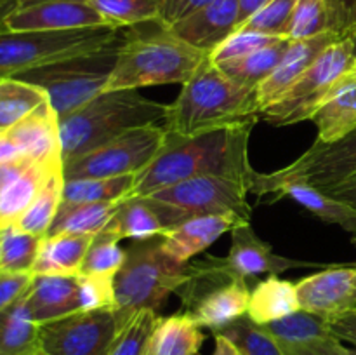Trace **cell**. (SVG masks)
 Wrapping results in <instances>:
<instances>
[{
    "label": "cell",
    "instance_id": "6da1fadb",
    "mask_svg": "<svg viewBox=\"0 0 356 355\" xmlns=\"http://www.w3.org/2000/svg\"><path fill=\"white\" fill-rule=\"evenodd\" d=\"M254 125H228L195 136L167 132L162 152L136 174L132 195L148 197L170 184L200 176L240 181L250 194V183L256 174L249 160V138Z\"/></svg>",
    "mask_w": 356,
    "mask_h": 355
},
{
    "label": "cell",
    "instance_id": "7a4b0ae2",
    "mask_svg": "<svg viewBox=\"0 0 356 355\" xmlns=\"http://www.w3.org/2000/svg\"><path fill=\"white\" fill-rule=\"evenodd\" d=\"M259 111L256 89L235 84L207 59L169 104L163 127L177 136H195L228 125L257 124Z\"/></svg>",
    "mask_w": 356,
    "mask_h": 355
},
{
    "label": "cell",
    "instance_id": "3957f363",
    "mask_svg": "<svg viewBox=\"0 0 356 355\" xmlns=\"http://www.w3.org/2000/svg\"><path fill=\"white\" fill-rule=\"evenodd\" d=\"M169 104L145 97L138 89L104 90L59 118L63 166L136 127L163 124Z\"/></svg>",
    "mask_w": 356,
    "mask_h": 355
},
{
    "label": "cell",
    "instance_id": "277c9868",
    "mask_svg": "<svg viewBox=\"0 0 356 355\" xmlns=\"http://www.w3.org/2000/svg\"><path fill=\"white\" fill-rule=\"evenodd\" d=\"M207 59L209 54L191 47L160 23L159 30L149 33L127 31L104 90L141 89L163 84L183 86Z\"/></svg>",
    "mask_w": 356,
    "mask_h": 355
},
{
    "label": "cell",
    "instance_id": "5b68a950",
    "mask_svg": "<svg viewBox=\"0 0 356 355\" xmlns=\"http://www.w3.org/2000/svg\"><path fill=\"white\" fill-rule=\"evenodd\" d=\"M190 277V263L174 261L162 247V235L134 240L125 249V260L113 278L115 315L124 329L139 312L159 313L170 294Z\"/></svg>",
    "mask_w": 356,
    "mask_h": 355
},
{
    "label": "cell",
    "instance_id": "8992f818",
    "mask_svg": "<svg viewBox=\"0 0 356 355\" xmlns=\"http://www.w3.org/2000/svg\"><path fill=\"white\" fill-rule=\"evenodd\" d=\"M125 35L127 31L122 28L115 40L96 51L28 70L16 75V79L40 87L47 94L49 103L54 108L58 117H63L89 103L97 94L104 93L117 65L118 52L124 44Z\"/></svg>",
    "mask_w": 356,
    "mask_h": 355
},
{
    "label": "cell",
    "instance_id": "52a82bcc",
    "mask_svg": "<svg viewBox=\"0 0 356 355\" xmlns=\"http://www.w3.org/2000/svg\"><path fill=\"white\" fill-rule=\"evenodd\" d=\"M356 77L351 37L330 44L315 63L278 100L263 108L259 120L277 127L312 120L337 89Z\"/></svg>",
    "mask_w": 356,
    "mask_h": 355
},
{
    "label": "cell",
    "instance_id": "ba28073f",
    "mask_svg": "<svg viewBox=\"0 0 356 355\" xmlns=\"http://www.w3.org/2000/svg\"><path fill=\"white\" fill-rule=\"evenodd\" d=\"M184 310L200 327L221 331L247 315L250 289L226 267L225 258L207 254L190 261V277L177 289Z\"/></svg>",
    "mask_w": 356,
    "mask_h": 355
},
{
    "label": "cell",
    "instance_id": "9c48e42d",
    "mask_svg": "<svg viewBox=\"0 0 356 355\" xmlns=\"http://www.w3.org/2000/svg\"><path fill=\"white\" fill-rule=\"evenodd\" d=\"M120 30L92 26L76 30L0 31V79L96 51L115 40Z\"/></svg>",
    "mask_w": 356,
    "mask_h": 355
},
{
    "label": "cell",
    "instance_id": "30bf717a",
    "mask_svg": "<svg viewBox=\"0 0 356 355\" xmlns=\"http://www.w3.org/2000/svg\"><path fill=\"white\" fill-rule=\"evenodd\" d=\"M356 176V127L334 143L315 141L301 157L273 173L254 174L250 194H277L289 183H306L318 190Z\"/></svg>",
    "mask_w": 356,
    "mask_h": 355
},
{
    "label": "cell",
    "instance_id": "8fae6325",
    "mask_svg": "<svg viewBox=\"0 0 356 355\" xmlns=\"http://www.w3.org/2000/svg\"><path fill=\"white\" fill-rule=\"evenodd\" d=\"M165 139L167 131L163 124L131 129L65 164L63 174L65 180L136 176L162 152Z\"/></svg>",
    "mask_w": 356,
    "mask_h": 355
},
{
    "label": "cell",
    "instance_id": "7c38bea8",
    "mask_svg": "<svg viewBox=\"0 0 356 355\" xmlns=\"http://www.w3.org/2000/svg\"><path fill=\"white\" fill-rule=\"evenodd\" d=\"M120 331L113 306L76 312L40 324L38 345L47 355H108Z\"/></svg>",
    "mask_w": 356,
    "mask_h": 355
},
{
    "label": "cell",
    "instance_id": "4fadbf2b",
    "mask_svg": "<svg viewBox=\"0 0 356 355\" xmlns=\"http://www.w3.org/2000/svg\"><path fill=\"white\" fill-rule=\"evenodd\" d=\"M249 188L240 181L219 176H200L162 188L148 197L179 209L188 216L236 214L250 221Z\"/></svg>",
    "mask_w": 356,
    "mask_h": 355
},
{
    "label": "cell",
    "instance_id": "5bb4252c",
    "mask_svg": "<svg viewBox=\"0 0 356 355\" xmlns=\"http://www.w3.org/2000/svg\"><path fill=\"white\" fill-rule=\"evenodd\" d=\"M7 31L76 30L110 26L89 0H16L7 14Z\"/></svg>",
    "mask_w": 356,
    "mask_h": 355
},
{
    "label": "cell",
    "instance_id": "9a60e30c",
    "mask_svg": "<svg viewBox=\"0 0 356 355\" xmlns=\"http://www.w3.org/2000/svg\"><path fill=\"white\" fill-rule=\"evenodd\" d=\"M301 310L334 319L356 308V265L330 267L296 282Z\"/></svg>",
    "mask_w": 356,
    "mask_h": 355
},
{
    "label": "cell",
    "instance_id": "2e32d148",
    "mask_svg": "<svg viewBox=\"0 0 356 355\" xmlns=\"http://www.w3.org/2000/svg\"><path fill=\"white\" fill-rule=\"evenodd\" d=\"M186 218L190 216L165 202L153 197L131 195L118 202L117 211L104 230L113 233L118 240H146L163 235L167 230Z\"/></svg>",
    "mask_w": 356,
    "mask_h": 355
},
{
    "label": "cell",
    "instance_id": "e0dca14e",
    "mask_svg": "<svg viewBox=\"0 0 356 355\" xmlns=\"http://www.w3.org/2000/svg\"><path fill=\"white\" fill-rule=\"evenodd\" d=\"M226 267L235 277L249 278L256 275H282L292 268L313 267V263L280 256L271 246L257 237L250 221H242L232 230V247L225 256Z\"/></svg>",
    "mask_w": 356,
    "mask_h": 355
},
{
    "label": "cell",
    "instance_id": "ac0fdd59",
    "mask_svg": "<svg viewBox=\"0 0 356 355\" xmlns=\"http://www.w3.org/2000/svg\"><path fill=\"white\" fill-rule=\"evenodd\" d=\"M238 17L240 0H214L204 9L165 28L191 47L211 54L238 30Z\"/></svg>",
    "mask_w": 356,
    "mask_h": 355
},
{
    "label": "cell",
    "instance_id": "d6986e66",
    "mask_svg": "<svg viewBox=\"0 0 356 355\" xmlns=\"http://www.w3.org/2000/svg\"><path fill=\"white\" fill-rule=\"evenodd\" d=\"M63 167L40 166L28 159L0 164V228L14 225L42 190L47 178Z\"/></svg>",
    "mask_w": 356,
    "mask_h": 355
},
{
    "label": "cell",
    "instance_id": "ffe728a7",
    "mask_svg": "<svg viewBox=\"0 0 356 355\" xmlns=\"http://www.w3.org/2000/svg\"><path fill=\"white\" fill-rule=\"evenodd\" d=\"M242 221L247 219L236 214L190 216L163 233L162 247L174 261L186 265Z\"/></svg>",
    "mask_w": 356,
    "mask_h": 355
},
{
    "label": "cell",
    "instance_id": "44dd1931",
    "mask_svg": "<svg viewBox=\"0 0 356 355\" xmlns=\"http://www.w3.org/2000/svg\"><path fill=\"white\" fill-rule=\"evenodd\" d=\"M6 132L16 143L24 159L51 169L63 167L59 118L49 101Z\"/></svg>",
    "mask_w": 356,
    "mask_h": 355
},
{
    "label": "cell",
    "instance_id": "7402d4cb",
    "mask_svg": "<svg viewBox=\"0 0 356 355\" xmlns=\"http://www.w3.org/2000/svg\"><path fill=\"white\" fill-rule=\"evenodd\" d=\"M341 38L346 37L339 33H322L316 35V37L291 40V44H289L287 51H285L284 58L278 63L277 68L256 89L261 110L266 108L268 104L273 103L275 100H278L296 80L301 79L302 73L318 59V56L330 44L341 40Z\"/></svg>",
    "mask_w": 356,
    "mask_h": 355
},
{
    "label": "cell",
    "instance_id": "603a6c76",
    "mask_svg": "<svg viewBox=\"0 0 356 355\" xmlns=\"http://www.w3.org/2000/svg\"><path fill=\"white\" fill-rule=\"evenodd\" d=\"M356 26V0H296L289 38L339 33L351 37Z\"/></svg>",
    "mask_w": 356,
    "mask_h": 355
},
{
    "label": "cell",
    "instance_id": "cb8c5ba5",
    "mask_svg": "<svg viewBox=\"0 0 356 355\" xmlns=\"http://www.w3.org/2000/svg\"><path fill=\"white\" fill-rule=\"evenodd\" d=\"M24 303L38 326L76 313L79 275H33Z\"/></svg>",
    "mask_w": 356,
    "mask_h": 355
},
{
    "label": "cell",
    "instance_id": "d4e9b609",
    "mask_svg": "<svg viewBox=\"0 0 356 355\" xmlns=\"http://www.w3.org/2000/svg\"><path fill=\"white\" fill-rule=\"evenodd\" d=\"M92 239V235H70V233L44 237L31 274L79 275Z\"/></svg>",
    "mask_w": 356,
    "mask_h": 355
},
{
    "label": "cell",
    "instance_id": "484cf974",
    "mask_svg": "<svg viewBox=\"0 0 356 355\" xmlns=\"http://www.w3.org/2000/svg\"><path fill=\"white\" fill-rule=\"evenodd\" d=\"M204 340L202 327L188 313L160 317L143 355H197Z\"/></svg>",
    "mask_w": 356,
    "mask_h": 355
},
{
    "label": "cell",
    "instance_id": "4316f807",
    "mask_svg": "<svg viewBox=\"0 0 356 355\" xmlns=\"http://www.w3.org/2000/svg\"><path fill=\"white\" fill-rule=\"evenodd\" d=\"M298 310H301V306L294 282L282 281L278 275H270L257 282L256 287L250 291L247 317L257 326H264Z\"/></svg>",
    "mask_w": 356,
    "mask_h": 355
},
{
    "label": "cell",
    "instance_id": "83f0119b",
    "mask_svg": "<svg viewBox=\"0 0 356 355\" xmlns=\"http://www.w3.org/2000/svg\"><path fill=\"white\" fill-rule=\"evenodd\" d=\"M278 197H289L325 223L341 226L348 233H356V209L318 188L306 183H289L277 191Z\"/></svg>",
    "mask_w": 356,
    "mask_h": 355
},
{
    "label": "cell",
    "instance_id": "f1b7e54d",
    "mask_svg": "<svg viewBox=\"0 0 356 355\" xmlns=\"http://www.w3.org/2000/svg\"><path fill=\"white\" fill-rule=\"evenodd\" d=\"M320 143H334L356 127V77L337 89L313 115Z\"/></svg>",
    "mask_w": 356,
    "mask_h": 355
},
{
    "label": "cell",
    "instance_id": "f546056e",
    "mask_svg": "<svg viewBox=\"0 0 356 355\" xmlns=\"http://www.w3.org/2000/svg\"><path fill=\"white\" fill-rule=\"evenodd\" d=\"M289 44H291V38H282V40L259 49L252 54L218 63V65L214 63V65L238 86L245 87V89H257L259 84L264 82L282 61Z\"/></svg>",
    "mask_w": 356,
    "mask_h": 355
},
{
    "label": "cell",
    "instance_id": "4dcf8cb0",
    "mask_svg": "<svg viewBox=\"0 0 356 355\" xmlns=\"http://www.w3.org/2000/svg\"><path fill=\"white\" fill-rule=\"evenodd\" d=\"M38 324L31 319L24 296L0 312V355H31L40 350Z\"/></svg>",
    "mask_w": 356,
    "mask_h": 355
},
{
    "label": "cell",
    "instance_id": "1f68e13d",
    "mask_svg": "<svg viewBox=\"0 0 356 355\" xmlns=\"http://www.w3.org/2000/svg\"><path fill=\"white\" fill-rule=\"evenodd\" d=\"M117 205L118 202H104V204H65L63 202L47 235H58V233L97 235L111 221Z\"/></svg>",
    "mask_w": 356,
    "mask_h": 355
},
{
    "label": "cell",
    "instance_id": "d6a6232c",
    "mask_svg": "<svg viewBox=\"0 0 356 355\" xmlns=\"http://www.w3.org/2000/svg\"><path fill=\"white\" fill-rule=\"evenodd\" d=\"M136 176L118 178H76L65 180L63 202L65 204H104L120 202L131 197Z\"/></svg>",
    "mask_w": 356,
    "mask_h": 355
},
{
    "label": "cell",
    "instance_id": "836d02e7",
    "mask_svg": "<svg viewBox=\"0 0 356 355\" xmlns=\"http://www.w3.org/2000/svg\"><path fill=\"white\" fill-rule=\"evenodd\" d=\"M45 101H49L47 94L33 84L16 77L0 79V134L13 129Z\"/></svg>",
    "mask_w": 356,
    "mask_h": 355
},
{
    "label": "cell",
    "instance_id": "e575fe53",
    "mask_svg": "<svg viewBox=\"0 0 356 355\" xmlns=\"http://www.w3.org/2000/svg\"><path fill=\"white\" fill-rule=\"evenodd\" d=\"M63 187H65V174H63V169H59L47 178L30 207L21 214V218L14 225L37 237L47 235L63 204Z\"/></svg>",
    "mask_w": 356,
    "mask_h": 355
},
{
    "label": "cell",
    "instance_id": "d590c367",
    "mask_svg": "<svg viewBox=\"0 0 356 355\" xmlns=\"http://www.w3.org/2000/svg\"><path fill=\"white\" fill-rule=\"evenodd\" d=\"M263 327L278 345L306 343V341L320 340V338L334 336L330 331L329 319L316 313L298 310L287 317L264 324Z\"/></svg>",
    "mask_w": 356,
    "mask_h": 355
},
{
    "label": "cell",
    "instance_id": "8d00e7d4",
    "mask_svg": "<svg viewBox=\"0 0 356 355\" xmlns=\"http://www.w3.org/2000/svg\"><path fill=\"white\" fill-rule=\"evenodd\" d=\"M44 237L28 233L16 225L0 228V270L26 274L33 270Z\"/></svg>",
    "mask_w": 356,
    "mask_h": 355
},
{
    "label": "cell",
    "instance_id": "74e56055",
    "mask_svg": "<svg viewBox=\"0 0 356 355\" xmlns=\"http://www.w3.org/2000/svg\"><path fill=\"white\" fill-rule=\"evenodd\" d=\"M90 6L113 28H134L156 23L162 0H89Z\"/></svg>",
    "mask_w": 356,
    "mask_h": 355
},
{
    "label": "cell",
    "instance_id": "f35d334b",
    "mask_svg": "<svg viewBox=\"0 0 356 355\" xmlns=\"http://www.w3.org/2000/svg\"><path fill=\"white\" fill-rule=\"evenodd\" d=\"M124 260L125 249L120 247V240L108 230H101L90 242L80 275L115 278L124 265Z\"/></svg>",
    "mask_w": 356,
    "mask_h": 355
},
{
    "label": "cell",
    "instance_id": "ab89813d",
    "mask_svg": "<svg viewBox=\"0 0 356 355\" xmlns=\"http://www.w3.org/2000/svg\"><path fill=\"white\" fill-rule=\"evenodd\" d=\"M218 333L229 338L243 355H285L280 345L247 315L240 317Z\"/></svg>",
    "mask_w": 356,
    "mask_h": 355
},
{
    "label": "cell",
    "instance_id": "60d3db41",
    "mask_svg": "<svg viewBox=\"0 0 356 355\" xmlns=\"http://www.w3.org/2000/svg\"><path fill=\"white\" fill-rule=\"evenodd\" d=\"M296 0H270L261 7L254 16H250L240 28L259 33L273 35V37L289 38L292 14H294Z\"/></svg>",
    "mask_w": 356,
    "mask_h": 355
},
{
    "label": "cell",
    "instance_id": "b9f144b4",
    "mask_svg": "<svg viewBox=\"0 0 356 355\" xmlns=\"http://www.w3.org/2000/svg\"><path fill=\"white\" fill-rule=\"evenodd\" d=\"M160 315L152 310L139 312L124 329L118 333L108 355H143L152 331L155 329Z\"/></svg>",
    "mask_w": 356,
    "mask_h": 355
},
{
    "label": "cell",
    "instance_id": "7bdbcfd3",
    "mask_svg": "<svg viewBox=\"0 0 356 355\" xmlns=\"http://www.w3.org/2000/svg\"><path fill=\"white\" fill-rule=\"evenodd\" d=\"M278 40H282V38L273 37V35L259 33V31H250L238 28L235 33L229 35L221 45H218V47L209 54V59L218 65V63L229 61V59L243 58V56L247 54H252V52L268 47V45L275 44V42Z\"/></svg>",
    "mask_w": 356,
    "mask_h": 355
},
{
    "label": "cell",
    "instance_id": "ee69618b",
    "mask_svg": "<svg viewBox=\"0 0 356 355\" xmlns=\"http://www.w3.org/2000/svg\"><path fill=\"white\" fill-rule=\"evenodd\" d=\"M115 306L113 278L79 274V312Z\"/></svg>",
    "mask_w": 356,
    "mask_h": 355
},
{
    "label": "cell",
    "instance_id": "f6af8a7d",
    "mask_svg": "<svg viewBox=\"0 0 356 355\" xmlns=\"http://www.w3.org/2000/svg\"><path fill=\"white\" fill-rule=\"evenodd\" d=\"M285 355H350V348L341 343L339 338L329 336L306 343L280 345Z\"/></svg>",
    "mask_w": 356,
    "mask_h": 355
},
{
    "label": "cell",
    "instance_id": "bcb514c9",
    "mask_svg": "<svg viewBox=\"0 0 356 355\" xmlns=\"http://www.w3.org/2000/svg\"><path fill=\"white\" fill-rule=\"evenodd\" d=\"M33 274H14V271L0 270V312L23 298L26 291L30 289Z\"/></svg>",
    "mask_w": 356,
    "mask_h": 355
},
{
    "label": "cell",
    "instance_id": "7dc6e473",
    "mask_svg": "<svg viewBox=\"0 0 356 355\" xmlns=\"http://www.w3.org/2000/svg\"><path fill=\"white\" fill-rule=\"evenodd\" d=\"M212 2L214 0H162L159 23L163 26H170V24L191 16L197 10L204 9Z\"/></svg>",
    "mask_w": 356,
    "mask_h": 355
},
{
    "label": "cell",
    "instance_id": "c3c4849f",
    "mask_svg": "<svg viewBox=\"0 0 356 355\" xmlns=\"http://www.w3.org/2000/svg\"><path fill=\"white\" fill-rule=\"evenodd\" d=\"M330 331L341 341H348L356 348V308L348 310L329 320Z\"/></svg>",
    "mask_w": 356,
    "mask_h": 355
},
{
    "label": "cell",
    "instance_id": "681fc988",
    "mask_svg": "<svg viewBox=\"0 0 356 355\" xmlns=\"http://www.w3.org/2000/svg\"><path fill=\"white\" fill-rule=\"evenodd\" d=\"M322 191H325V194L339 198V200L346 202V204L353 205V207L356 209V176L343 181V183H337V184H334V187L325 188V190H322Z\"/></svg>",
    "mask_w": 356,
    "mask_h": 355
},
{
    "label": "cell",
    "instance_id": "f907efd6",
    "mask_svg": "<svg viewBox=\"0 0 356 355\" xmlns=\"http://www.w3.org/2000/svg\"><path fill=\"white\" fill-rule=\"evenodd\" d=\"M17 159H23L19 148H17V145L7 132H2L0 134V164L14 162Z\"/></svg>",
    "mask_w": 356,
    "mask_h": 355
},
{
    "label": "cell",
    "instance_id": "816d5d0a",
    "mask_svg": "<svg viewBox=\"0 0 356 355\" xmlns=\"http://www.w3.org/2000/svg\"><path fill=\"white\" fill-rule=\"evenodd\" d=\"M216 338V347L212 355H243L242 350L233 343L229 338H226L225 334L221 333H214Z\"/></svg>",
    "mask_w": 356,
    "mask_h": 355
},
{
    "label": "cell",
    "instance_id": "f5cc1de1",
    "mask_svg": "<svg viewBox=\"0 0 356 355\" xmlns=\"http://www.w3.org/2000/svg\"><path fill=\"white\" fill-rule=\"evenodd\" d=\"M270 0H240V17H238V28L249 19L250 16L257 13L261 7H264Z\"/></svg>",
    "mask_w": 356,
    "mask_h": 355
},
{
    "label": "cell",
    "instance_id": "db71d44e",
    "mask_svg": "<svg viewBox=\"0 0 356 355\" xmlns=\"http://www.w3.org/2000/svg\"><path fill=\"white\" fill-rule=\"evenodd\" d=\"M14 2H16V0H0V31L6 30L3 21H6L7 14H9L10 9L14 7Z\"/></svg>",
    "mask_w": 356,
    "mask_h": 355
},
{
    "label": "cell",
    "instance_id": "11a10c76",
    "mask_svg": "<svg viewBox=\"0 0 356 355\" xmlns=\"http://www.w3.org/2000/svg\"><path fill=\"white\" fill-rule=\"evenodd\" d=\"M351 44H353V56H355V59H356V26H355L353 33H351Z\"/></svg>",
    "mask_w": 356,
    "mask_h": 355
},
{
    "label": "cell",
    "instance_id": "9f6ffc18",
    "mask_svg": "<svg viewBox=\"0 0 356 355\" xmlns=\"http://www.w3.org/2000/svg\"><path fill=\"white\" fill-rule=\"evenodd\" d=\"M31 355H47V354H44V352H42V350H37V352H33V354H31Z\"/></svg>",
    "mask_w": 356,
    "mask_h": 355
},
{
    "label": "cell",
    "instance_id": "6f0895ef",
    "mask_svg": "<svg viewBox=\"0 0 356 355\" xmlns=\"http://www.w3.org/2000/svg\"><path fill=\"white\" fill-rule=\"evenodd\" d=\"M350 355H356V348H350Z\"/></svg>",
    "mask_w": 356,
    "mask_h": 355
}]
</instances>
